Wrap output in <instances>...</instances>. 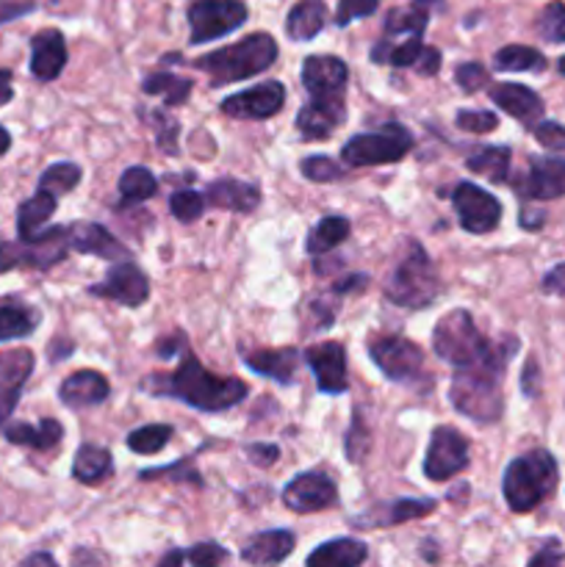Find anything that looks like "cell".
Wrapping results in <instances>:
<instances>
[{
	"label": "cell",
	"mask_w": 565,
	"mask_h": 567,
	"mask_svg": "<svg viewBox=\"0 0 565 567\" xmlns=\"http://www.w3.org/2000/svg\"><path fill=\"white\" fill-rule=\"evenodd\" d=\"M9 147H11V136H9V131H6V127H0V155L9 153Z\"/></svg>",
	"instance_id": "cell-61"
},
{
	"label": "cell",
	"mask_w": 565,
	"mask_h": 567,
	"mask_svg": "<svg viewBox=\"0 0 565 567\" xmlns=\"http://www.w3.org/2000/svg\"><path fill=\"white\" fill-rule=\"evenodd\" d=\"M557 70H559V75H565V55L557 61Z\"/></svg>",
	"instance_id": "cell-63"
},
{
	"label": "cell",
	"mask_w": 565,
	"mask_h": 567,
	"mask_svg": "<svg viewBox=\"0 0 565 567\" xmlns=\"http://www.w3.org/2000/svg\"><path fill=\"white\" fill-rule=\"evenodd\" d=\"M66 64V42L64 33L48 28V31H39L31 39V72L37 81H55L61 75Z\"/></svg>",
	"instance_id": "cell-22"
},
{
	"label": "cell",
	"mask_w": 565,
	"mask_h": 567,
	"mask_svg": "<svg viewBox=\"0 0 565 567\" xmlns=\"http://www.w3.org/2000/svg\"><path fill=\"white\" fill-rule=\"evenodd\" d=\"M415 70L421 72V75H438V70H441V53H438L435 48H421V53H419V59H415Z\"/></svg>",
	"instance_id": "cell-53"
},
{
	"label": "cell",
	"mask_w": 565,
	"mask_h": 567,
	"mask_svg": "<svg viewBox=\"0 0 565 567\" xmlns=\"http://www.w3.org/2000/svg\"><path fill=\"white\" fill-rule=\"evenodd\" d=\"M541 288L543 293H552V297H565V264H557L552 271H546Z\"/></svg>",
	"instance_id": "cell-52"
},
{
	"label": "cell",
	"mask_w": 565,
	"mask_h": 567,
	"mask_svg": "<svg viewBox=\"0 0 565 567\" xmlns=\"http://www.w3.org/2000/svg\"><path fill=\"white\" fill-rule=\"evenodd\" d=\"M59 399L70 410L97 408L109 399V380L100 371H78L61 382Z\"/></svg>",
	"instance_id": "cell-24"
},
{
	"label": "cell",
	"mask_w": 565,
	"mask_h": 567,
	"mask_svg": "<svg viewBox=\"0 0 565 567\" xmlns=\"http://www.w3.org/2000/svg\"><path fill=\"white\" fill-rule=\"evenodd\" d=\"M3 435L14 446H28L33 452H50L64 437V426L55 419H42L39 424H9L3 430Z\"/></svg>",
	"instance_id": "cell-29"
},
{
	"label": "cell",
	"mask_w": 565,
	"mask_h": 567,
	"mask_svg": "<svg viewBox=\"0 0 565 567\" xmlns=\"http://www.w3.org/2000/svg\"><path fill=\"white\" fill-rule=\"evenodd\" d=\"M70 252V236L66 227H50L28 241H3L0 244V271L11 269H50L61 264Z\"/></svg>",
	"instance_id": "cell-8"
},
{
	"label": "cell",
	"mask_w": 565,
	"mask_h": 567,
	"mask_svg": "<svg viewBox=\"0 0 565 567\" xmlns=\"http://www.w3.org/2000/svg\"><path fill=\"white\" fill-rule=\"evenodd\" d=\"M510 158H513L510 147L496 144V147H482L480 153L471 155V158L465 161V166H469L474 175L487 177V181H493V183H502V181H507Z\"/></svg>",
	"instance_id": "cell-37"
},
{
	"label": "cell",
	"mask_w": 565,
	"mask_h": 567,
	"mask_svg": "<svg viewBox=\"0 0 565 567\" xmlns=\"http://www.w3.org/2000/svg\"><path fill=\"white\" fill-rule=\"evenodd\" d=\"M286 103V86L280 81H264L247 92L230 94L222 100V114L233 120H269Z\"/></svg>",
	"instance_id": "cell-13"
},
{
	"label": "cell",
	"mask_w": 565,
	"mask_h": 567,
	"mask_svg": "<svg viewBox=\"0 0 565 567\" xmlns=\"http://www.w3.org/2000/svg\"><path fill=\"white\" fill-rule=\"evenodd\" d=\"M282 504L299 515L321 513V509L336 507L338 491L330 476L310 471V474H299L297 480L288 482L286 491H282Z\"/></svg>",
	"instance_id": "cell-14"
},
{
	"label": "cell",
	"mask_w": 565,
	"mask_h": 567,
	"mask_svg": "<svg viewBox=\"0 0 565 567\" xmlns=\"http://www.w3.org/2000/svg\"><path fill=\"white\" fill-rule=\"evenodd\" d=\"M454 81H458V86L465 94H474L487 86V70L482 64H476V61H469V64H460L454 70Z\"/></svg>",
	"instance_id": "cell-47"
},
{
	"label": "cell",
	"mask_w": 565,
	"mask_h": 567,
	"mask_svg": "<svg viewBox=\"0 0 565 567\" xmlns=\"http://www.w3.org/2000/svg\"><path fill=\"white\" fill-rule=\"evenodd\" d=\"M55 199L59 197H53L50 192H42V188H39L31 199H25V203L20 205V210H17V233H20L22 241H28V238L42 233V227L48 225L50 216L55 214Z\"/></svg>",
	"instance_id": "cell-31"
},
{
	"label": "cell",
	"mask_w": 565,
	"mask_h": 567,
	"mask_svg": "<svg viewBox=\"0 0 565 567\" xmlns=\"http://www.w3.org/2000/svg\"><path fill=\"white\" fill-rule=\"evenodd\" d=\"M327 22V6L325 0H299L291 11H288L286 31L294 42H308L316 33L325 28Z\"/></svg>",
	"instance_id": "cell-30"
},
{
	"label": "cell",
	"mask_w": 565,
	"mask_h": 567,
	"mask_svg": "<svg viewBox=\"0 0 565 567\" xmlns=\"http://www.w3.org/2000/svg\"><path fill=\"white\" fill-rule=\"evenodd\" d=\"M247 454L249 460H253L255 465H260V468H269L271 463L277 460V446H266V443H253V446H247Z\"/></svg>",
	"instance_id": "cell-54"
},
{
	"label": "cell",
	"mask_w": 565,
	"mask_h": 567,
	"mask_svg": "<svg viewBox=\"0 0 565 567\" xmlns=\"http://www.w3.org/2000/svg\"><path fill=\"white\" fill-rule=\"evenodd\" d=\"M349 70L336 55H310L302 64V86L310 97H341L347 89Z\"/></svg>",
	"instance_id": "cell-18"
},
{
	"label": "cell",
	"mask_w": 565,
	"mask_h": 567,
	"mask_svg": "<svg viewBox=\"0 0 565 567\" xmlns=\"http://www.w3.org/2000/svg\"><path fill=\"white\" fill-rule=\"evenodd\" d=\"M55 559L50 554H33V557L25 559V565H53Z\"/></svg>",
	"instance_id": "cell-60"
},
{
	"label": "cell",
	"mask_w": 565,
	"mask_h": 567,
	"mask_svg": "<svg viewBox=\"0 0 565 567\" xmlns=\"http://www.w3.org/2000/svg\"><path fill=\"white\" fill-rule=\"evenodd\" d=\"M430 22V14L427 9H419V6L410 3L408 9H397L388 14L386 20V37H421Z\"/></svg>",
	"instance_id": "cell-40"
},
{
	"label": "cell",
	"mask_w": 565,
	"mask_h": 567,
	"mask_svg": "<svg viewBox=\"0 0 565 567\" xmlns=\"http://www.w3.org/2000/svg\"><path fill=\"white\" fill-rule=\"evenodd\" d=\"M369 551H366L363 543L349 540V537H341V540H330L325 546L316 548L308 557L310 567H355L366 563Z\"/></svg>",
	"instance_id": "cell-32"
},
{
	"label": "cell",
	"mask_w": 565,
	"mask_h": 567,
	"mask_svg": "<svg viewBox=\"0 0 565 567\" xmlns=\"http://www.w3.org/2000/svg\"><path fill=\"white\" fill-rule=\"evenodd\" d=\"M294 535L286 529H271L264 535H255L247 546L242 548V559L249 565H277L291 557Z\"/></svg>",
	"instance_id": "cell-27"
},
{
	"label": "cell",
	"mask_w": 565,
	"mask_h": 567,
	"mask_svg": "<svg viewBox=\"0 0 565 567\" xmlns=\"http://www.w3.org/2000/svg\"><path fill=\"white\" fill-rule=\"evenodd\" d=\"M227 559V551L222 546H216V543H199V546H194L192 551L186 554H166L164 559H161V565H181V563H192V565H199V567H214L219 563H225Z\"/></svg>",
	"instance_id": "cell-43"
},
{
	"label": "cell",
	"mask_w": 565,
	"mask_h": 567,
	"mask_svg": "<svg viewBox=\"0 0 565 567\" xmlns=\"http://www.w3.org/2000/svg\"><path fill=\"white\" fill-rule=\"evenodd\" d=\"M435 3H441V0H413V6H419V9H430Z\"/></svg>",
	"instance_id": "cell-62"
},
{
	"label": "cell",
	"mask_w": 565,
	"mask_h": 567,
	"mask_svg": "<svg viewBox=\"0 0 565 567\" xmlns=\"http://www.w3.org/2000/svg\"><path fill=\"white\" fill-rule=\"evenodd\" d=\"M413 147V136L408 127L388 122L380 131L358 133L349 138L341 150L343 164L358 169V166H380V164H397Z\"/></svg>",
	"instance_id": "cell-7"
},
{
	"label": "cell",
	"mask_w": 565,
	"mask_h": 567,
	"mask_svg": "<svg viewBox=\"0 0 565 567\" xmlns=\"http://www.w3.org/2000/svg\"><path fill=\"white\" fill-rule=\"evenodd\" d=\"M39 324V310H33L31 305H22L9 299V302H0V343L6 341H20L28 338Z\"/></svg>",
	"instance_id": "cell-33"
},
{
	"label": "cell",
	"mask_w": 565,
	"mask_h": 567,
	"mask_svg": "<svg viewBox=\"0 0 565 567\" xmlns=\"http://www.w3.org/2000/svg\"><path fill=\"white\" fill-rule=\"evenodd\" d=\"M438 293V271L421 244H410L408 252L393 266L386 280V297L399 308H427Z\"/></svg>",
	"instance_id": "cell-6"
},
{
	"label": "cell",
	"mask_w": 565,
	"mask_h": 567,
	"mask_svg": "<svg viewBox=\"0 0 565 567\" xmlns=\"http://www.w3.org/2000/svg\"><path fill=\"white\" fill-rule=\"evenodd\" d=\"M493 66L499 72H543L546 70V55L526 44H507L493 55Z\"/></svg>",
	"instance_id": "cell-35"
},
{
	"label": "cell",
	"mask_w": 565,
	"mask_h": 567,
	"mask_svg": "<svg viewBox=\"0 0 565 567\" xmlns=\"http://www.w3.org/2000/svg\"><path fill=\"white\" fill-rule=\"evenodd\" d=\"M537 33H541L546 42H565V3L554 0L537 17Z\"/></svg>",
	"instance_id": "cell-44"
},
{
	"label": "cell",
	"mask_w": 565,
	"mask_h": 567,
	"mask_svg": "<svg viewBox=\"0 0 565 567\" xmlns=\"http://www.w3.org/2000/svg\"><path fill=\"white\" fill-rule=\"evenodd\" d=\"M302 175L314 183H332L343 175V169L327 155H310L302 161Z\"/></svg>",
	"instance_id": "cell-46"
},
{
	"label": "cell",
	"mask_w": 565,
	"mask_h": 567,
	"mask_svg": "<svg viewBox=\"0 0 565 567\" xmlns=\"http://www.w3.org/2000/svg\"><path fill=\"white\" fill-rule=\"evenodd\" d=\"M347 120V105L341 97H314L297 114V127L308 142H319L338 131Z\"/></svg>",
	"instance_id": "cell-19"
},
{
	"label": "cell",
	"mask_w": 565,
	"mask_h": 567,
	"mask_svg": "<svg viewBox=\"0 0 565 567\" xmlns=\"http://www.w3.org/2000/svg\"><path fill=\"white\" fill-rule=\"evenodd\" d=\"M66 236H70V249L81 255H97L103 260L131 258L125 244L116 241V236H111L103 225H94V221H75L66 227Z\"/></svg>",
	"instance_id": "cell-21"
},
{
	"label": "cell",
	"mask_w": 565,
	"mask_h": 567,
	"mask_svg": "<svg viewBox=\"0 0 565 567\" xmlns=\"http://www.w3.org/2000/svg\"><path fill=\"white\" fill-rule=\"evenodd\" d=\"M247 20V6L242 0H194L188 6V28L192 44H205L225 33L236 31Z\"/></svg>",
	"instance_id": "cell-9"
},
{
	"label": "cell",
	"mask_w": 565,
	"mask_h": 567,
	"mask_svg": "<svg viewBox=\"0 0 565 567\" xmlns=\"http://www.w3.org/2000/svg\"><path fill=\"white\" fill-rule=\"evenodd\" d=\"M142 89L144 94H164L166 105H181L192 94V81H186L181 75H172V72H158V75H150L142 83Z\"/></svg>",
	"instance_id": "cell-39"
},
{
	"label": "cell",
	"mask_w": 565,
	"mask_h": 567,
	"mask_svg": "<svg viewBox=\"0 0 565 567\" xmlns=\"http://www.w3.org/2000/svg\"><path fill=\"white\" fill-rule=\"evenodd\" d=\"M205 199L216 208L236 210V214H253L260 205V192L249 183L233 181V177H225V181H214L208 188H205Z\"/></svg>",
	"instance_id": "cell-26"
},
{
	"label": "cell",
	"mask_w": 565,
	"mask_h": 567,
	"mask_svg": "<svg viewBox=\"0 0 565 567\" xmlns=\"http://www.w3.org/2000/svg\"><path fill=\"white\" fill-rule=\"evenodd\" d=\"M504 374H507V365L502 363H476L458 369L452 388H449V399L458 408V413L469 415L476 424L499 421L504 410L499 382H502Z\"/></svg>",
	"instance_id": "cell-3"
},
{
	"label": "cell",
	"mask_w": 565,
	"mask_h": 567,
	"mask_svg": "<svg viewBox=\"0 0 565 567\" xmlns=\"http://www.w3.org/2000/svg\"><path fill=\"white\" fill-rule=\"evenodd\" d=\"M454 120L469 133H491L499 127V116L491 114V111H460Z\"/></svg>",
	"instance_id": "cell-49"
},
{
	"label": "cell",
	"mask_w": 565,
	"mask_h": 567,
	"mask_svg": "<svg viewBox=\"0 0 565 567\" xmlns=\"http://www.w3.org/2000/svg\"><path fill=\"white\" fill-rule=\"evenodd\" d=\"M244 363H247V369L258 371V374L269 377L280 385H291L299 365V352L297 349H271V352L260 349V352L244 354Z\"/></svg>",
	"instance_id": "cell-28"
},
{
	"label": "cell",
	"mask_w": 565,
	"mask_h": 567,
	"mask_svg": "<svg viewBox=\"0 0 565 567\" xmlns=\"http://www.w3.org/2000/svg\"><path fill=\"white\" fill-rule=\"evenodd\" d=\"M432 349L441 360L452 363L454 369L476 363H502L507 365L513 354L518 352V338L507 336L502 341H487L476 330L474 319L469 310H452L438 321L432 332Z\"/></svg>",
	"instance_id": "cell-2"
},
{
	"label": "cell",
	"mask_w": 565,
	"mask_h": 567,
	"mask_svg": "<svg viewBox=\"0 0 565 567\" xmlns=\"http://www.w3.org/2000/svg\"><path fill=\"white\" fill-rule=\"evenodd\" d=\"M203 208H205V197L203 194H197L194 188H183V192L172 194L170 199V210L172 216H175L177 221H194L203 216Z\"/></svg>",
	"instance_id": "cell-45"
},
{
	"label": "cell",
	"mask_w": 565,
	"mask_h": 567,
	"mask_svg": "<svg viewBox=\"0 0 565 567\" xmlns=\"http://www.w3.org/2000/svg\"><path fill=\"white\" fill-rule=\"evenodd\" d=\"M554 487H557V463L543 449L515 457L502 480L504 502L513 513H532L552 496Z\"/></svg>",
	"instance_id": "cell-5"
},
{
	"label": "cell",
	"mask_w": 565,
	"mask_h": 567,
	"mask_svg": "<svg viewBox=\"0 0 565 567\" xmlns=\"http://www.w3.org/2000/svg\"><path fill=\"white\" fill-rule=\"evenodd\" d=\"M150 385L158 388L153 393H166V396H175L181 402H186L188 408L203 410V413H222L227 408H236L238 402L247 399V385L236 377H219L210 374L192 352L183 354L181 365L172 377H155L150 380Z\"/></svg>",
	"instance_id": "cell-1"
},
{
	"label": "cell",
	"mask_w": 565,
	"mask_h": 567,
	"mask_svg": "<svg viewBox=\"0 0 565 567\" xmlns=\"http://www.w3.org/2000/svg\"><path fill=\"white\" fill-rule=\"evenodd\" d=\"M172 435H175V430L170 424L138 426L127 435V449L136 454H158L172 441Z\"/></svg>",
	"instance_id": "cell-41"
},
{
	"label": "cell",
	"mask_w": 565,
	"mask_h": 567,
	"mask_svg": "<svg viewBox=\"0 0 565 567\" xmlns=\"http://www.w3.org/2000/svg\"><path fill=\"white\" fill-rule=\"evenodd\" d=\"M277 59V42L269 33L258 31L244 37L242 42L227 44V48L205 53L203 59L194 61V66L208 72L214 86H225L233 81H247V78L260 75L269 70Z\"/></svg>",
	"instance_id": "cell-4"
},
{
	"label": "cell",
	"mask_w": 565,
	"mask_h": 567,
	"mask_svg": "<svg viewBox=\"0 0 565 567\" xmlns=\"http://www.w3.org/2000/svg\"><path fill=\"white\" fill-rule=\"evenodd\" d=\"M532 169L515 186L530 199H557L565 194V158H532Z\"/></svg>",
	"instance_id": "cell-20"
},
{
	"label": "cell",
	"mask_w": 565,
	"mask_h": 567,
	"mask_svg": "<svg viewBox=\"0 0 565 567\" xmlns=\"http://www.w3.org/2000/svg\"><path fill=\"white\" fill-rule=\"evenodd\" d=\"M465 468H469V441L454 426H438L427 449L424 476L432 482H446Z\"/></svg>",
	"instance_id": "cell-11"
},
{
	"label": "cell",
	"mask_w": 565,
	"mask_h": 567,
	"mask_svg": "<svg viewBox=\"0 0 565 567\" xmlns=\"http://www.w3.org/2000/svg\"><path fill=\"white\" fill-rule=\"evenodd\" d=\"M432 509H435L432 498H399V502L382 504V507L358 515L352 524L360 526V529H371V526H399L415 518H427Z\"/></svg>",
	"instance_id": "cell-23"
},
{
	"label": "cell",
	"mask_w": 565,
	"mask_h": 567,
	"mask_svg": "<svg viewBox=\"0 0 565 567\" xmlns=\"http://www.w3.org/2000/svg\"><path fill=\"white\" fill-rule=\"evenodd\" d=\"M491 100L504 114L524 122V125H537V120L543 116V100L530 86H521V83H499V86L491 89Z\"/></svg>",
	"instance_id": "cell-25"
},
{
	"label": "cell",
	"mask_w": 565,
	"mask_h": 567,
	"mask_svg": "<svg viewBox=\"0 0 565 567\" xmlns=\"http://www.w3.org/2000/svg\"><path fill=\"white\" fill-rule=\"evenodd\" d=\"M78 183H81V169H78L75 164H53L42 172V177H39V188H42V192H50L53 197L72 192Z\"/></svg>",
	"instance_id": "cell-42"
},
{
	"label": "cell",
	"mask_w": 565,
	"mask_h": 567,
	"mask_svg": "<svg viewBox=\"0 0 565 567\" xmlns=\"http://www.w3.org/2000/svg\"><path fill=\"white\" fill-rule=\"evenodd\" d=\"M14 97V89H11V72L0 70V105H6Z\"/></svg>",
	"instance_id": "cell-58"
},
{
	"label": "cell",
	"mask_w": 565,
	"mask_h": 567,
	"mask_svg": "<svg viewBox=\"0 0 565 567\" xmlns=\"http://www.w3.org/2000/svg\"><path fill=\"white\" fill-rule=\"evenodd\" d=\"M33 371V354L28 349H11L0 354V426L20 402L22 385Z\"/></svg>",
	"instance_id": "cell-17"
},
{
	"label": "cell",
	"mask_w": 565,
	"mask_h": 567,
	"mask_svg": "<svg viewBox=\"0 0 565 567\" xmlns=\"http://www.w3.org/2000/svg\"><path fill=\"white\" fill-rule=\"evenodd\" d=\"M521 225L530 227V230H535V227L543 225V214L541 210H524V216H521Z\"/></svg>",
	"instance_id": "cell-59"
},
{
	"label": "cell",
	"mask_w": 565,
	"mask_h": 567,
	"mask_svg": "<svg viewBox=\"0 0 565 567\" xmlns=\"http://www.w3.org/2000/svg\"><path fill=\"white\" fill-rule=\"evenodd\" d=\"M454 210H458L460 227L474 236H485V233L496 230L502 221V205L493 194L482 192L474 183H460L452 194Z\"/></svg>",
	"instance_id": "cell-12"
},
{
	"label": "cell",
	"mask_w": 565,
	"mask_h": 567,
	"mask_svg": "<svg viewBox=\"0 0 565 567\" xmlns=\"http://www.w3.org/2000/svg\"><path fill=\"white\" fill-rule=\"evenodd\" d=\"M366 449H369V432L363 430V421H360V415H355L352 430H349V435H347V457L352 460V463H358V460L366 454Z\"/></svg>",
	"instance_id": "cell-51"
},
{
	"label": "cell",
	"mask_w": 565,
	"mask_h": 567,
	"mask_svg": "<svg viewBox=\"0 0 565 567\" xmlns=\"http://www.w3.org/2000/svg\"><path fill=\"white\" fill-rule=\"evenodd\" d=\"M369 354L377 369L393 382H415V377L424 369V352L419 349V343L402 336L377 338L369 347Z\"/></svg>",
	"instance_id": "cell-10"
},
{
	"label": "cell",
	"mask_w": 565,
	"mask_h": 567,
	"mask_svg": "<svg viewBox=\"0 0 565 567\" xmlns=\"http://www.w3.org/2000/svg\"><path fill=\"white\" fill-rule=\"evenodd\" d=\"M349 230H352L349 219H343V216H327V219H321L319 225L310 230L305 249H308V255L330 252V249H336L338 244L347 241Z\"/></svg>",
	"instance_id": "cell-36"
},
{
	"label": "cell",
	"mask_w": 565,
	"mask_h": 567,
	"mask_svg": "<svg viewBox=\"0 0 565 567\" xmlns=\"http://www.w3.org/2000/svg\"><path fill=\"white\" fill-rule=\"evenodd\" d=\"M92 293L94 297L114 299V302L127 305V308H138V305L147 302L150 282L138 266H133L131 260H120V264L111 266L100 286H92Z\"/></svg>",
	"instance_id": "cell-15"
},
{
	"label": "cell",
	"mask_w": 565,
	"mask_h": 567,
	"mask_svg": "<svg viewBox=\"0 0 565 567\" xmlns=\"http://www.w3.org/2000/svg\"><path fill=\"white\" fill-rule=\"evenodd\" d=\"M155 192H158V181H155L150 169H144V166H131V169L122 172L120 177L122 205L147 203L150 197H155Z\"/></svg>",
	"instance_id": "cell-38"
},
{
	"label": "cell",
	"mask_w": 565,
	"mask_h": 567,
	"mask_svg": "<svg viewBox=\"0 0 565 567\" xmlns=\"http://www.w3.org/2000/svg\"><path fill=\"white\" fill-rule=\"evenodd\" d=\"M521 385H524L526 396H535L537 388H541V371H537L535 360H530L524 369V377H521Z\"/></svg>",
	"instance_id": "cell-55"
},
{
	"label": "cell",
	"mask_w": 565,
	"mask_h": 567,
	"mask_svg": "<svg viewBox=\"0 0 565 567\" xmlns=\"http://www.w3.org/2000/svg\"><path fill=\"white\" fill-rule=\"evenodd\" d=\"M532 133H535V138L543 147L565 150V125H559V122H537V125L532 127Z\"/></svg>",
	"instance_id": "cell-50"
},
{
	"label": "cell",
	"mask_w": 565,
	"mask_h": 567,
	"mask_svg": "<svg viewBox=\"0 0 565 567\" xmlns=\"http://www.w3.org/2000/svg\"><path fill=\"white\" fill-rule=\"evenodd\" d=\"M366 286H369V277L352 275V277H343L341 282H336V286H332V291H336V293H358V291H363Z\"/></svg>",
	"instance_id": "cell-56"
},
{
	"label": "cell",
	"mask_w": 565,
	"mask_h": 567,
	"mask_svg": "<svg viewBox=\"0 0 565 567\" xmlns=\"http://www.w3.org/2000/svg\"><path fill=\"white\" fill-rule=\"evenodd\" d=\"M377 6H380V0H341L336 11V22L343 28L355 20H363V17L374 14Z\"/></svg>",
	"instance_id": "cell-48"
},
{
	"label": "cell",
	"mask_w": 565,
	"mask_h": 567,
	"mask_svg": "<svg viewBox=\"0 0 565 567\" xmlns=\"http://www.w3.org/2000/svg\"><path fill=\"white\" fill-rule=\"evenodd\" d=\"M111 471H114V460H111V454L105 449L92 446V443L78 449L75 463H72V476L78 482H83V485H97Z\"/></svg>",
	"instance_id": "cell-34"
},
{
	"label": "cell",
	"mask_w": 565,
	"mask_h": 567,
	"mask_svg": "<svg viewBox=\"0 0 565 567\" xmlns=\"http://www.w3.org/2000/svg\"><path fill=\"white\" fill-rule=\"evenodd\" d=\"M557 563H563V551L557 548V543H548L541 554H535V557L530 559V565H557Z\"/></svg>",
	"instance_id": "cell-57"
},
{
	"label": "cell",
	"mask_w": 565,
	"mask_h": 567,
	"mask_svg": "<svg viewBox=\"0 0 565 567\" xmlns=\"http://www.w3.org/2000/svg\"><path fill=\"white\" fill-rule=\"evenodd\" d=\"M305 363L310 365L316 377V385H319L321 393H330V396H338L349 388L347 377V352H343L341 343L327 341L316 343V347L305 349Z\"/></svg>",
	"instance_id": "cell-16"
}]
</instances>
